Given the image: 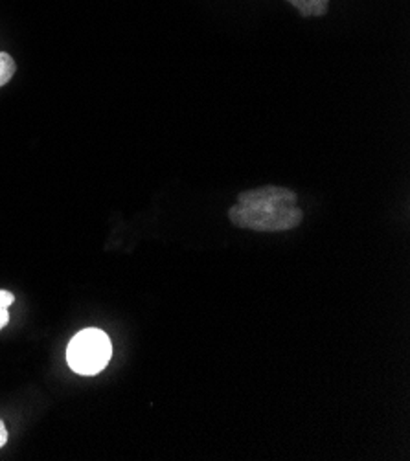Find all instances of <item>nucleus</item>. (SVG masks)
Masks as SVG:
<instances>
[{"label": "nucleus", "instance_id": "obj_1", "mask_svg": "<svg viewBox=\"0 0 410 461\" xmlns=\"http://www.w3.org/2000/svg\"><path fill=\"white\" fill-rule=\"evenodd\" d=\"M229 219L234 226L254 232H287L302 222V210L295 192L263 186L243 192L231 208Z\"/></svg>", "mask_w": 410, "mask_h": 461}, {"label": "nucleus", "instance_id": "obj_2", "mask_svg": "<svg viewBox=\"0 0 410 461\" xmlns=\"http://www.w3.org/2000/svg\"><path fill=\"white\" fill-rule=\"evenodd\" d=\"M113 357V344L105 331L88 328L79 331L67 348V362L77 375H98Z\"/></svg>", "mask_w": 410, "mask_h": 461}, {"label": "nucleus", "instance_id": "obj_3", "mask_svg": "<svg viewBox=\"0 0 410 461\" xmlns=\"http://www.w3.org/2000/svg\"><path fill=\"white\" fill-rule=\"evenodd\" d=\"M302 17H324L330 10V0H287Z\"/></svg>", "mask_w": 410, "mask_h": 461}, {"label": "nucleus", "instance_id": "obj_4", "mask_svg": "<svg viewBox=\"0 0 410 461\" xmlns=\"http://www.w3.org/2000/svg\"><path fill=\"white\" fill-rule=\"evenodd\" d=\"M17 65L14 58L6 52H0V86H5L15 74Z\"/></svg>", "mask_w": 410, "mask_h": 461}, {"label": "nucleus", "instance_id": "obj_5", "mask_svg": "<svg viewBox=\"0 0 410 461\" xmlns=\"http://www.w3.org/2000/svg\"><path fill=\"white\" fill-rule=\"evenodd\" d=\"M15 302V296L8 291H0V330L10 321V305Z\"/></svg>", "mask_w": 410, "mask_h": 461}, {"label": "nucleus", "instance_id": "obj_6", "mask_svg": "<svg viewBox=\"0 0 410 461\" xmlns=\"http://www.w3.org/2000/svg\"><path fill=\"white\" fill-rule=\"evenodd\" d=\"M6 441H8V430H6L5 421L0 420V448H3V447L6 445Z\"/></svg>", "mask_w": 410, "mask_h": 461}]
</instances>
